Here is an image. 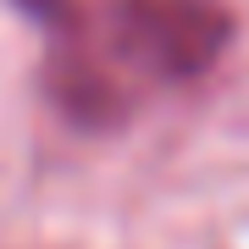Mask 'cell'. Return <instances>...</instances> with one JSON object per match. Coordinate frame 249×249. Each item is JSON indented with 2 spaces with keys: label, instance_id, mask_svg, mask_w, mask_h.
<instances>
[{
  "label": "cell",
  "instance_id": "1",
  "mask_svg": "<svg viewBox=\"0 0 249 249\" xmlns=\"http://www.w3.org/2000/svg\"><path fill=\"white\" fill-rule=\"evenodd\" d=\"M106 34L133 72L194 83L227 55L232 11L227 0H111Z\"/></svg>",
  "mask_w": 249,
  "mask_h": 249
},
{
  "label": "cell",
  "instance_id": "2",
  "mask_svg": "<svg viewBox=\"0 0 249 249\" xmlns=\"http://www.w3.org/2000/svg\"><path fill=\"white\" fill-rule=\"evenodd\" d=\"M127 67L122 50L94 34H72L55 45L50 67H45V89L55 100V111L67 122H78L83 133H111L116 122H127L133 111V89H127Z\"/></svg>",
  "mask_w": 249,
  "mask_h": 249
},
{
  "label": "cell",
  "instance_id": "3",
  "mask_svg": "<svg viewBox=\"0 0 249 249\" xmlns=\"http://www.w3.org/2000/svg\"><path fill=\"white\" fill-rule=\"evenodd\" d=\"M17 6L28 11V17H39V22H67L72 0H17Z\"/></svg>",
  "mask_w": 249,
  "mask_h": 249
}]
</instances>
